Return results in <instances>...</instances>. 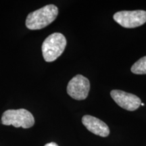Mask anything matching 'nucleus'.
<instances>
[{"mask_svg":"<svg viewBox=\"0 0 146 146\" xmlns=\"http://www.w3.org/2000/svg\"><path fill=\"white\" fill-rule=\"evenodd\" d=\"M58 9L55 5H47L30 13L26 19V26L30 30L45 28L58 16Z\"/></svg>","mask_w":146,"mask_h":146,"instance_id":"nucleus-1","label":"nucleus"},{"mask_svg":"<svg viewBox=\"0 0 146 146\" xmlns=\"http://www.w3.org/2000/svg\"><path fill=\"white\" fill-rule=\"evenodd\" d=\"M66 39L62 34L54 33L48 36L42 44V54L47 62L56 60L65 50Z\"/></svg>","mask_w":146,"mask_h":146,"instance_id":"nucleus-2","label":"nucleus"},{"mask_svg":"<svg viewBox=\"0 0 146 146\" xmlns=\"http://www.w3.org/2000/svg\"><path fill=\"white\" fill-rule=\"evenodd\" d=\"M1 123L5 125H12L16 128L29 129L35 124V118L29 111L25 109L8 110L3 112Z\"/></svg>","mask_w":146,"mask_h":146,"instance_id":"nucleus-3","label":"nucleus"},{"mask_svg":"<svg viewBox=\"0 0 146 146\" xmlns=\"http://www.w3.org/2000/svg\"><path fill=\"white\" fill-rule=\"evenodd\" d=\"M113 18L125 28H135L146 23V11H121L116 12Z\"/></svg>","mask_w":146,"mask_h":146,"instance_id":"nucleus-4","label":"nucleus"},{"mask_svg":"<svg viewBox=\"0 0 146 146\" xmlns=\"http://www.w3.org/2000/svg\"><path fill=\"white\" fill-rule=\"evenodd\" d=\"M89 89L90 83L88 78L81 74H78L69 81L67 86V93L73 99L83 100L88 96Z\"/></svg>","mask_w":146,"mask_h":146,"instance_id":"nucleus-5","label":"nucleus"},{"mask_svg":"<svg viewBox=\"0 0 146 146\" xmlns=\"http://www.w3.org/2000/svg\"><path fill=\"white\" fill-rule=\"evenodd\" d=\"M111 97L117 104L129 111H134L140 106L141 101L135 95L125 92L120 90H112Z\"/></svg>","mask_w":146,"mask_h":146,"instance_id":"nucleus-6","label":"nucleus"},{"mask_svg":"<svg viewBox=\"0 0 146 146\" xmlns=\"http://www.w3.org/2000/svg\"><path fill=\"white\" fill-rule=\"evenodd\" d=\"M82 123L90 132L95 135L103 137L109 135L110 130L108 127L99 118L90 115H85L82 118Z\"/></svg>","mask_w":146,"mask_h":146,"instance_id":"nucleus-7","label":"nucleus"},{"mask_svg":"<svg viewBox=\"0 0 146 146\" xmlns=\"http://www.w3.org/2000/svg\"><path fill=\"white\" fill-rule=\"evenodd\" d=\"M131 72L136 74H146V56L141 58L132 66Z\"/></svg>","mask_w":146,"mask_h":146,"instance_id":"nucleus-8","label":"nucleus"},{"mask_svg":"<svg viewBox=\"0 0 146 146\" xmlns=\"http://www.w3.org/2000/svg\"><path fill=\"white\" fill-rule=\"evenodd\" d=\"M45 146H58L56 143H54V142H51V143L45 144Z\"/></svg>","mask_w":146,"mask_h":146,"instance_id":"nucleus-9","label":"nucleus"},{"mask_svg":"<svg viewBox=\"0 0 146 146\" xmlns=\"http://www.w3.org/2000/svg\"><path fill=\"white\" fill-rule=\"evenodd\" d=\"M141 105L142 106H144V104H143V103H141Z\"/></svg>","mask_w":146,"mask_h":146,"instance_id":"nucleus-10","label":"nucleus"}]
</instances>
